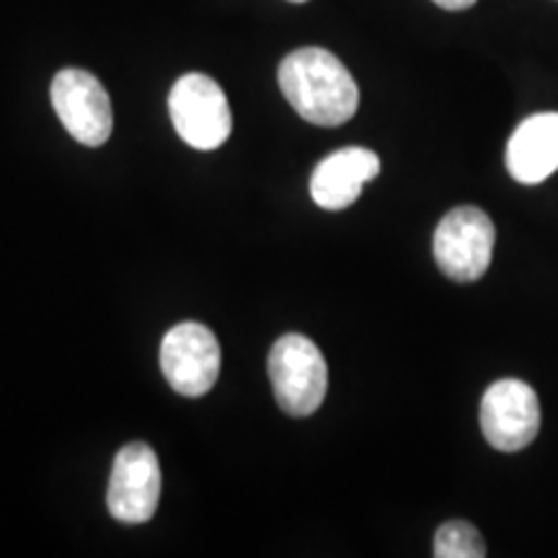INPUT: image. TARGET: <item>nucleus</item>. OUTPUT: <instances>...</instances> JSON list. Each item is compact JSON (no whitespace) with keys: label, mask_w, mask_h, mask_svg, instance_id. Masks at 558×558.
Here are the masks:
<instances>
[{"label":"nucleus","mask_w":558,"mask_h":558,"mask_svg":"<svg viewBox=\"0 0 558 558\" xmlns=\"http://www.w3.org/2000/svg\"><path fill=\"white\" fill-rule=\"evenodd\" d=\"M432 3L445 11H465L471 9V5H476V0H432Z\"/></svg>","instance_id":"f8f14e48"},{"label":"nucleus","mask_w":558,"mask_h":558,"mask_svg":"<svg viewBox=\"0 0 558 558\" xmlns=\"http://www.w3.org/2000/svg\"><path fill=\"white\" fill-rule=\"evenodd\" d=\"M481 432L494 450H525L541 432L538 393L518 378L492 383L481 399Z\"/></svg>","instance_id":"39448f33"},{"label":"nucleus","mask_w":558,"mask_h":558,"mask_svg":"<svg viewBox=\"0 0 558 558\" xmlns=\"http://www.w3.org/2000/svg\"><path fill=\"white\" fill-rule=\"evenodd\" d=\"M269 380L279 409L290 416H311L329 390L324 354L303 333H284L269 352Z\"/></svg>","instance_id":"f03ea898"},{"label":"nucleus","mask_w":558,"mask_h":558,"mask_svg":"<svg viewBox=\"0 0 558 558\" xmlns=\"http://www.w3.org/2000/svg\"><path fill=\"white\" fill-rule=\"evenodd\" d=\"M290 3H308V0H290Z\"/></svg>","instance_id":"ddd939ff"},{"label":"nucleus","mask_w":558,"mask_h":558,"mask_svg":"<svg viewBox=\"0 0 558 558\" xmlns=\"http://www.w3.org/2000/svg\"><path fill=\"white\" fill-rule=\"evenodd\" d=\"M497 243V228L481 207L450 209L435 230V262L439 271L456 282H476L486 275Z\"/></svg>","instance_id":"7ed1b4c3"},{"label":"nucleus","mask_w":558,"mask_h":558,"mask_svg":"<svg viewBox=\"0 0 558 558\" xmlns=\"http://www.w3.org/2000/svg\"><path fill=\"white\" fill-rule=\"evenodd\" d=\"M507 171L520 184H541L558 171V111H541L518 124L507 143Z\"/></svg>","instance_id":"9d476101"},{"label":"nucleus","mask_w":558,"mask_h":558,"mask_svg":"<svg viewBox=\"0 0 558 558\" xmlns=\"http://www.w3.org/2000/svg\"><path fill=\"white\" fill-rule=\"evenodd\" d=\"M220 341L207 326L184 320L160 344V369L169 386L186 399H199L220 375Z\"/></svg>","instance_id":"423d86ee"},{"label":"nucleus","mask_w":558,"mask_h":558,"mask_svg":"<svg viewBox=\"0 0 558 558\" xmlns=\"http://www.w3.org/2000/svg\"><path fill=\"white\" fill-rule=\"evenodd\" d=\"M284 99L303 120L318 128H339L360 107V88L337 54L303 47L282 60L277 73Z\"/></svg>","instance_id":"f257e3e1"},{"label":"nucleus","mask_w":558,"mask_h":558,"mask_svg":"<svg viewBox=\"0 0 558 558\" xmlns=\"http://www.w3.org/2000/svg\"><path fill=\"white\" fill-rule=\"evenodd\" d=\"M380 173V158L367 148H341L313 169L311 197L318 207L339 213L360 199L362 186Z\"/></svg>","instance_id":"1a4fd4ad"},{"label":"nucleus","mask_w":558,"mask_h":558,"mask_svg":"<svg viewBox=\"0 0 558 558\" xmlns=\"http://www.w3.org/2000/svg\"><path fill=\"white\" fill-rule=\"evenodd\" d=\"M435 556L437 558H484L486 543L471 522L450 520L437 530Z\"/></svg>","instance_id":"9b49d317"},{"label":"nucleus","mask_w":558,"mask_h":558,"mask_svg":"<svg viewBox=\"0 0 558 558\" xmlns=\"http://www.w3.org/2000/svg\"><path fill=\"white\" fill-rule=\"evenodd\" d=\"M173 130L194 150H218L233 130L222 88L205 73H186L169 94Z\"/></svg>","instance_id":"20e7f679"},{"label":"nucleus","mask_w":558,"mask_h":558,"mask_svg":"<svg viewBox=\"0 0 558 558\" xmlns=\"http://www.w3.org/2000/svg\"><path fill=\"white\" fill-rule=\"evenodd\" d=\"M52 107L62 128L88 148H99L111 135L114 114L107 88L96 75L78 68H65L52 81Z\"/></svg>","instance_id":"6e6552de"},{"label":"nucleus","mask_w":558,"mask_h":558,"mask_svg":"<svg viewBox=\"0 0 558 558\" xmlns=\"http://www.w3.org/2000/svg\"><path fill=\"white\" fill-rule=\"evenodd\" d=\"M160 501V463L150 445L130 442L111 465L107 507L124 525H143L156 514Z\"/></svg>","instance_id":"0eeeda50"}]
</instances>
